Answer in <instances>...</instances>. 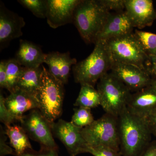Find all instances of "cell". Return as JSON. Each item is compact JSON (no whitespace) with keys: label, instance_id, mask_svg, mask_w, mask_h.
<instances>
[{"label":"cell","instance_id":"obj_1","mask_svg":"<svg viewBox=\"0 0 156 156\" xmlns=\"http://www.w3.org/2000/svg\"><path fill=\"white\" fill-rule=\"evenodd\" d=\"M120 152L122 156H140L151 140L146 121L131 113L127 107L118 117Z\"/></svg>","mask_w":156,"mask_h":156},{"label":"cell","instance_id":"obj_2","mask_svg":"<svg viewBox=\"0 0 156 156\" xmlns=\"http://www.w3.org/2000/svg\"><path fill=\"white\" fill-rule=\"evenodd\" d=\"M109 13L100 0H81L75 11L73 23L87 44H95Z\"/></svg>","mask_w":156,"mask_h":156},{"label":"cell","instance_id":"obj_3","mask_svg":"<svg viewBox=\"0 0 156 156\" xmlns=\"http://www.w3.org/2000/svg\"><path fill=\"white\" fill-rule=\"evenodd\" d=\"M112 61L104 41L95 42L92 53L87 58L73 66L76 83L94 87L101 78L108 73Z\"/></svg>","mask_w":156,"mask_h":156},{"label":"cell","instance_id":"obj_4","mask_svg":"<svg viewBox=\"0 0 156 156\" xmlns=\"http://www.w3.org/2000/svg\"><path fill=\"white\" fill-rule=\"evenodd\" d=\"M104 41L112 63L131 64L146 70L149 56L134 33Z\"/></svg>","mask_w":156,"mask_h":156},{"label":"cell","instance_id":"obj_5","mask_svg":"<svg viewBox=\"0 0 156 156\" xmlns=\"http://www.w3.org/2000/svg\"><path fill=\"white\" fill-rule=\"evenodd\" d=\"M43 66L42 83L37 95L39 110L49 124L61 115L64 99V85L50 74Z\"/></svg>","mask_w":156,"mask_h":156},{"label":"cell","instance_id":"obj_6","mask_svg":"<svg viewBox=\"0 0 156 156\" xmlns=\"http://www.w3.org/2000/svg\"><path fill=\"white\" fill-rule=\"evenodd\" d=\"M101 106L106 113L118 117L126 107L132 95L131 90L111 73L102 77L97 84Z\"/></svg>","mask_w":156,"mask_h":156},{"label":"cell","instance_id":"obj_7","mask_svg":"<svg viewBox=\"0 0 156 156\" xmlns=\"http://www.w3.org/2000/svg\"><path fill=\"white\" fill-rule=\"evenodd\" d=\"M81 131L88 145L105 146L120 151L118 117L105 113Z\"/></svg>","mask_w":156,"mask_h":156},{"label":"cell","instance_id":"obj_8","mask_svg":"<svg viewBox=\"0 0 156 156\" xmlns=\"http://www.w3.org/2000/svg\"><path fill=\"white\" fill-rule=\"evenodd\" d=\"M20 122L28 136L39 142L42 148L58 151L50 125L39 109L30 111L23 116Z\"/></svg>","mask_w":156,"mask_h":156},{"label":"cell","instance_id":"obj_9","mask_svg":"<svg viewBox=\"0 0 156 156\" xmlns=\"http://www.w3.org/2000/svg\"><path fill=\"white\" fill-rule=\"evenodd\" d=\"M50 126L52 133L64 144L70 156L85 153L88 144L82 134V128L62 119L54 122Z\"/></svg>","mask_w":156,"mask_h":156},{"label":"cell","instance_id":"obj_10","mask_svg":"<svg viewBox=\"0 0 156 156\" xmlns=\"http://www.w3.org/2000/svg\"><path fill=\"white\" fill-rule=\"evenodd\" d=\"M110 71L131 92H136L149 87L152 80L146 70L132 65L112 63Z\"/></svg>","mask_w":156,"mask_h":156},{"label":"cell","instance_id":"obj_11","mask_svg":"<svg viewBox=\"0 0 156 156\" xmlns=\"http://www.w3.org/2000/svg\"><path fill=\"white\" fill-rule=\"evenodd\" d=\"M81 0H47V22L56 29L73 23L75 11Z\"/></svg>","mask_w":156,"mask_h":156},{"label":"cell","instance_id":"obj_12","mask_svg":"<svg viewBox=\"0 0 156 156\" xmlns=\"http://www.w3.org/2000/svg\"><path fill=\"white\" fill-rule=\"evenodd\" d=\"M134 28V24L126 10L110 12L95 42L132 33Z\"/></svg>","mask_w":156,"mask_h":156},{"label":"cell","instance_id":"obj_13","mask_svg":"<svg viewBox=\"0 0 156 156\" xmlns=\"http://www.w3.org/2000/svg\"><path fill=\"white\" fill-rule=\"evenodd\" d=\"M127 108L146 122L156 111V89L150 86L132 94Z\"/></svg>","mask_w":156,"mask_h":156},{"label":"cell","instance_id":"obj_14","mask_svg":"<svg viewBox=\"0 0 156 156\" xmlns=\"http://www.w3.org/2000/svg\"><path fill=\"white\" fill-rule=\"evenodd\" d=\"M125 5L134 27L142 29L151 26L156 19L152 0H126Z\"/></svg>","mask_w":156,"mask_h":156},{"label":"cell","instance_id":"obj_15","mask_svg":"<svg viewBox=\"0 0 156 156\" xmlns=\"http://www.w3.org/2000/svg\"><path fill=\"white\" fill-rule=\"evenodd\" d=\"M23 17L7 9L1 2L0 5V44L9 43L23 35L22 29L25 25Z\"/></svg>","mask_w":156,"mask_h":156},{"label":"cell","instance_id":"obj_16","mask_svg":"<svg viewBox=\"0 0 156 156\" xmlns=\"http://www.w3.org/2000/svg\"><path fill=\"white\" fill-rule=\"evenodd\" d=\"M5 104L14 119L19 122L23 114L28 111L39 109L40 107L36 97L17 89L5 98Z\"/></svg>","mask_w":156,"mask_h":156},{"label":"cell","instance_id":"obj_17","mask_svg":"<svg viewBox=\"0 0 156 156\" xmlns=\"http://www.w3.org/2000/svg\"><path fill=\"white\" fill-rule=\"evenodd\" d=\"M44 63L48 65L50 74L64 85L68 81L72 66L77 62L76 58L71 57L69 52H53L46 54Z\"/></svg>","mask_w":156,"mask_h":156},{"label":"cell","instance_id":"obj_18","mask_svg":"<svg viewBox=\"0 0 156 156\" xmlns=\"http://www.w3.org/2000/svg\"><path fill=\"white\" fill-rule=\"evenodd\" d=\"M46 54L41 48L32 42L21 40L15 59L23 67L36 68L44 63Z\"/></svg>","mask_w":156,"mask_h":156},{"label":"cell","instance_id":"obj_19","mask_svg":"<svg viewBox=\"0 0 156 156\" xmlns=\"http://www.w3.org/2000/svg\"><path fill=\"white\" fill-rule=\"evenodd\" d=\"M42 65L41 67L36 68L23 67L22 74L17 82L16 89L23 90L37 97L41 86L43 72Z\"/></svg>","mask_w":156,"mask_h":156},{"label":"cell","instance_id":"obj_20","mask_svg":"<svg viewBox=\"0 0 156 156\" xmlns=\"http://www.w3.org/2000/svg\"><path fill=\"white\" fill-rule=\"evenodd\" d=\"M5 131L16 156H20L28 151L34 150L28 135L21 126L17 125L6 126Z\"/></svg>","mask_w":156,"mask_h":156},{"label":"cell","instance_id":"obj_21","mask_svg":"<svg viewBox=\"0 0 156 156\" xmlns=\"http://www.w3.org/2000/svg\"><path fill=\"white\" fill-rule=\"evenodd\" d=\"M74 105L92 109L101 106L100 94L97 89L89 84L81 85V89Z\"/></svg>","mask_w":156,"mask_h":156},{"label":"cell","instance_id":"obj_22","mask_svg":"<svg viewBox=\"0 0 156 156\" xmlns=\"http://www.w3.org/2000/svg\"><path fill=\"white\" fill-rule=\"evenodd\" d=\"M23 67L15 58L6 60V74H7V88L11 92L15 90L17 82L23 71Z\"/></svg>","mask_w":156,"mask_h":156},{"label":"cell","instance_id":"obj_23","mask_svg":"<svg viewBox=\"0 0 156 156\" xmlns=\"http://www.w3.org/2000/svg\"><path fill=\"white\" fill-rule=\"evenodd\" d=\"M149 56H156V34L135 30L134 33Z\"/></svg>","mask_w":156,"mask_h":156},{"label":"cell","instance_id":"obj_24","mask_svg":"<svg viewBox=\"0 0 156 156\" xmlns=\"http://www.w3.org/2000/svg\"><path fill=\"white\" fill-rule=\"evenodd\" d=\"M95 121L91 112V109L78 107L74 109V113L71 122L74 126L83 128L89 126Z\"/></svg>","mask_w":156,"mask_h":156},{"label":"cell","instance_id":"obj_25","mask_svg":"<svg viewBox=\"0 0 156 156\" xmlns=\"http://www.w3.org/2000/svg\"><path fill=\"white\" fill-rule=\"evenodd\" d=\"M18 2L28 9L34 15L40 18H46L47 0H19Z\"/></svg>","mask_w":156,"mask_h":156},{"label":"cell","instance_id":"obj_26","mask_svg":"<svg viewBox=\"0 0 156 156\" xmlns=\"http://www.w3.org/2000/svg\"><path fill=\"white\" fill-rule=\"evenodd\" d=\"M85 153L91 154L94 156H122L120 151L103 145H88Z\"/></svg>","mask_w":156,"mask_h":156},{"label":"cell","instance_id":"obj_27","mask_svg":"<svg viewBox=\"0 0 156 156\" xmlns=\"http://www.w3.org/2000/svg\"><path fill=\"white\" fill-rule=\"evenodd\" d=\"M5 98L2 93L0 95V120L5 126H10L16 119L9 112L5 104Z\"/></svg>","mask_w":156,"mask_h":156},{"label":"cell","instance_id":"obj_28","mask_svg":"<svg viewBox=\"0 0 156 156\" xmlns=\"http://www.w3.org/2000/svg\"><path fill=\"white\" fill-rule=\"evenodd\" d=\"M101 2L109 11L119 12L126 10V0H100Z\"/></svg>","mask_w":156,"mask_h":156},{"label":"cell","instance_id":"obj_29","mask_svg":"<svg viewBox=\"0 0 156 156\" xmlns=\"http://www.w3.org/2000/svg\"><path fill=\"white\" fill-rule=\"evenodd\" d=\"M5 131L1 126L0 134V156H5L7 155L14 154L15 152L13 149L7 145L6 141L7 137Z\"/></svg>","mask_w":156,"mask_h":156},{"label":"cell","instance_id":"obj_30","mask_svg":"<svg viewBox=\"0 0 156 156\" xmlns=\"http://www.w3.org/2000/svg\"><path fill=\"white\" fill-rule=\"evenodd\" d=\"M58 151L42 148L39 152L30 151L20 156H58Z\"/></svg>","mask_w":156,"mask_h":156},{"label":"cell","instance_id":"obj_31","mask_svg":"<svg viewBox=\"0 0 156 156\" xmlns=\"http://www.w3.org/2000/svg\"><path fill=\"white\" fill-rule=\"evenodd\" d=\"M146 69L152 79H156V56H149Z\"/></svg>","mask_w":156,"mask_h":156},{"label":"cell","instance_id":"obj_32","mask_svg":"<svg viewBox=\"0 0 156 156\" xmlns=\"http://www.w3.org/2000/svg\"><path fill=\"white\" fill-rule=\"evenodd\" d=\"M0 87L7 88V74H6V60H2L0 62Z\"/></svg>","mask_w":156,"mask_h":156},{"label":"cell","instance_id":"obj_33","mask_svg":"<svg viewBox=\"0 0 156 156\" xmlns=\"http://www.w3.org/2000/svg\"><path fill=\"white\" fill-rule=\"evenodd\" d=\"M140 156H156V139L151 141Z\"/></svg>","mask_w":156,"mask_h":156},{"label":"cell","instance_id":"obj_34","mask_svg":"<svg viewBox=\"0 0 156 156\" xmlns=\"http://www.w3.org/2000/svg\"><path fill=\"white\" fill-rule=\"evenodd\" d=\"M152 135L156 138V111L146 121Z\"/></svg>","mask_w":156,"mask_h":156},{"label":"cell","instance_id":"obj_35","mask_svg":"<svg viewBox=\"0 0 156 156\" xmlns=\"http://www.w3.org/2000/svg\"><path fill=\"white\" fill-rule=\"evenodd\" d=\"M150 86L156 89V79H152Z\"/></svg>","mask_w":156,"mask_h":156},{"label":"cell","instance_id":"obj_36","mask_svg":"<svg viewBox=\"0 0 156 156\" xmlns=\"http://www.w3.org/2000/svg\"></svg>","mask_w":156,"mask_h":156}]
</instances>
